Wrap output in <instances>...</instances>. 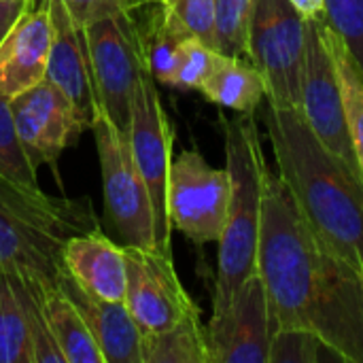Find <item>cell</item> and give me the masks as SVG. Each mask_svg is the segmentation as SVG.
I'll use <instances>...</instances> for the list:
<instances>
[{
    "label": "cell",
    "instance_id": "6da1fadb",
    "mask_svg": "<svg viewBox=\"0 0 363 363\" xmlns=\"http://www.w3.org/2000/svg\"><path fill=\"white\" fill-rule=\"evenodd\" d=\"M257 272L272 334L308 330L342 362L363 363L362 274L311 230L279 174L266 172Z\"/></svg>",
    "mask_w": 363,
    "mask_h": 363
},
{
    "label": "cell",
    "instance_id": "7a4b0ae2",
    "mask_svg": "<svg viewBox=\"0 0 363 363\" xmlns=\"http://www.w3.org/2000/svg\"><path fill=\"white\" fill-rule=\"evenodd\" d=\"M266 128L279 177L311 230L362 274L363 179L325 149L300 108L268 104Z\"/></svg>",
    "mask_w": 363,
    "mask_h": 363
},
{
    "label": "cell",
    "instance_id": "3957f363",
    "mask_svg": "<svg viewBox=\"0 0 363 363\" xmlns=\"http://www.w3.org/2000/svg\"><path fill=\"white\" fill-rule=\"evenodd\" d=\"M89 198L49 196L0 177V270L57 279L62 253L72 236L96 230Z\"/></svg>",
    "mask_w": 363,
    "mask_h": 363
},
{
    "label": "cell",
    "instance_id": "277c9868",
    "mask_svg": "<svg viewBox=\"0 0 363 363\" xmlns=\"http://www.w3.org/2000/svg\"><path fill=\"white\" fill-rule=\"evenodd\" d=\"M225 134V168L232 179L228 221L219 245L213 311L223 308L240 285L257 272L262 204L268 164L253 115L221 119Z\"/></svg>",
    "mask_w": 363,
    "mask_h": 363
},
{
    "label": "cell",
    "instance_id": "5b68a950",
    "mask_svg": "<svg viewBox=\"0 0 363 363\" xmlns=\"http://www.w3.org/2000/svg\"><path fill=\"white\" fill-rule=\"evenodd\" d=\"M91 132L96 138L106 219L123 247L157 249L155 215L147 183L136 166L128 132L98 108Z\"/></svg>",
    "mask_w": 363,
    "mask_h": 363
},
{
    "label": "cell",
    "instance_id": "8992f818",
    "mask_svg": "<svg viewBox=\"0 0 363 363\" xmlns=\"http://www.w3.org/2000/svg\"><path fill=\"white\" fill-rule=\"evenodd\" d=\"M134 13H117L85 26L98 108L123 132L132 121V102L149 72L140 21Z\"/></svg>",
    "mask_w": 363,
    "mask_h": 363
},
{
    "label": "cell",
    "instance_id": "52a82bcc",
    "mask_svg": "<svg viewBox=\"0 0 363 363\" xmlns=\"http://www.w3.org/2000/svg\"><path fill=\"white\" fill-rule=\"evenodd\" d=\"M247 57L262 70L268 104L300 108L306 60V19L289 0H257Z\"/></svg>",
    "mask_w": 363,
    "mask_h": 363
},
{
    "label": "cell",
    "instance_id": "ba28073f",
    "mask_svg": "<svg viewBox=\"0 0 363 363\" xmlns=\"http://www.w3.org/2000/svg\"><path fill=\"white\" fill-rule=\"evenodd\" d=\"M232 198L228 168H213L196 149L181 151L170 166V225L196 245L219 242Z\"/></svg>",
    "mask_w": 363,
    "mask_h": 363
},
{
    "label": "cell",
    "instance_id": "9c48e42d",
    "mask_svg": "<svg viewBox=\"0 0 363 363\" xmlns=\"http://www.w3.org/2000/svg\"><path fill=\"white\" fill-rule=\"evenodd\" d=\"M155 79L147 72L132 102V121L128 128L130 147L136 166L147 183L153 215H155V245L157 251L172 255L170 236L172 225L168 217V181L172 166V125L162 106Z\"/></svg>",
    "mask_w": 363,
    "mask_h": 363
},
{
    "label": "cell",
    "instance_id": "30bf717a",
    "mask_svg": "<svg viewBox=\"0 0 363 363\" xmlns=\"http://www.w3.org/2000/svg\"><path fill=\"white\" fill-rule=\"evenodd\" d=\"M300 111L308 128L319 138V143L325 149H330L334 155L345 160L363 179L347 125L336 66L325 47L319 19H306V60H304Z\"/></svg>",
    "mask_w": 363,
    "mask_h": 363
},
{
    "label": "cell",
    "instance_id": "8fae6325",
    "mask_svg": "<svg viewBox=\"0 0 363 363\" xmlns=\"http://www.w3.org/2000/svg\"><path fill=\"white\" fill-rule=\"evenodd\" d=\"M125 253V306L143 334L162 332L200 313L179 281L172 255L157 249L123 247Z\"/></svg>",
    "mask_w": 363,
    "mask_h": 363
},
{
    "label": "cell",
    "instance_id": "7c38bea8",
    "mask_svg": "<svg viewBox=\"0 0 363 363\" xmlns=\"http://www.w3.org/2000/svg\"><path fill=\"white\" fill-rule=\"evenodd\" d=\"M19 143L34 164L53 166L57 157L89 130L74 104L49 81L43 79L9 100Z\"/></svg>",
    "mask_w": 363,
    "mask_h": 363
},
{
    "label": "cell",
    "instance_id": "4fadbf2b",
    "mask_svg": "<svg viewBox=\"0 0 363 363\" xmlns=\"http://www.w3.org/2000/svg\"><path fill=\"white\" fill-rule=\"evenodd\" d=\"M204 330L211 363H268L272 325L259 272L247 279L223 308L213 311Z\"/></svg>",
    "mask_w": 363,
    "mask_h": 363
},
{
    "label": "cell",
    "instance_id": "5bb4252c",
    "mask_svg": "<svg viewBox=\"0 0 363 363\" xmlns=\"http://www.w3.org/2000/svg\"><path fill=\"white\" fill-rule=\"evenodd\" d=\"M47 4L51 17V47L45 79H49L74 104L77 113L91 130L98 113V96L85 28L72 19L64 0H47Z\"/></svg>",
    "mask_w": 363,
    "mask_h": 363
},
{
    "label": "cell",
    "instance_id": "9a60e30c",
    "mask_svg": "<svg viewBox=\"0 0 363 363\" xmlns=\"http://www.w3.org/2000/svg\"><path fill=\"white\" fill-rule=\"evenodd\" d=\"M51 17L47 0L30 6L0 43V96L13 98L47 74Z\"/></svg>",
    "mask_w": 363,
    "mask_h": 363
},
{
    "label": "cell",
    "instance_id": "2e32d148",
    "mask_svg": "<svg viewBox=\"0 0 363 363\" xmlns=\"http://www.w3.org/2000/svg\"><path fill=\"white\" fill-rule=\"evenodd\" d=\"M57 285L77 304L104 357V363H143V330L125 302L100 300L83 291L66 270L57 274Z\"/></svg>",
    "mask_w": 363,
    "mask_h": 363
},
{
    "label": "cell",
    "instance_id": "e0dca14e",
    "mask_svg": "<svg viewBox=\"0 0 363 363\" xmlns=\"http://www.w3.org/2000/svg\"><path fill=\"white\" fill-rule=\"evenodd\" d=\"M64 270L89 296L111 302L125 300V253L100 228L72 236L62 253Z\"/></svg>",
    "mask_w": 363,
    "mask_h": 363
},
{
    "label": "cell",
    "instance_id": "ac0fdd59",
    "mask_svg": "<svg viewBox=\"0 0 363 363\" xmlns=\"http://www.w3.org/2000/svg\"><path fill=\"white\" fill-rule=\"evenodd\" d=\"M43 306L53 332V338L66 363H104V357L87 328L77 304L57 285L55 279L45 274L38 277Z\"/></svg>",
    "mask_w": 363,
    "mask_h": 363
},
{
    "label": "cell",
    "instance_id": "d6986e66",
    "mask_svg": "<svg viewBox=\"0 0 363 363\" xmlns=\"http://www.w3.org/2000/svg\"><path fill=\"white\" fill-rule=\"evenodd\" d=\"M200 91L217 106L240 115H253L266 98L268 85L262 70L249 57L219 53Z\"/></svg>",
    "mask_w": 363,
    "mask_h": 363
},
{
    "label": "cell",
    "instance_id": "ffe728a7",
    "mask_svg": "<svg viewBox=\"0 0 363 363\" xmlns=\"http://www.w3.org/2000/svg\"><path fill=\"white\" fill-rule=\"evenodd\" d=\"M143 363H211L200 313L168 330L143 334Z\"/></svg>",
    "mask_w": 363,
    "mask_h": 363
},
{
    "label": "cell",
    "instance_id": "44dd1931",
    "mask_svg": "<svg viewBox=\"0 0 363 363\" xmlns=\"http://www.w3.org/2000/svg\"><path fill=\"white\" fill-rule=\"evenodd\" d=\"M319 26H321L325 47L336 66L349 134H351L353 149H355V155L363 172V68L355 60V55L351 53V49L347 47V43L328 26L325 19H319Z\"/></svg>",
    "mask_w": 363,
    "mask_h": 363
},
{
    "label": "cell",
    "instance_id": "7402d4cb",
    "mask_svg": "<svg viewBox=\"0 0 363 363\" xmlns=\"http://www.w3.org/2000/svg\"><path fill=\"white\" fill-rule=\"evenodd\" d=\"M145 23H140L143 40H145V53L149 62V72L155 81L170 85L177 70V60L183 43L189 38V34L174 21V17L166 11V6L160 2L145 6Z\"/></svg>",
    "mask_w": 363,
    "mask_h": 363
},
{
    "label": "cell",
    "instance_id": "603a6c76",
    "mask_svg": "<svg viewBox=\"0 0 363 363\" xmlns=\"http://www.w3.org/2000/svg\"><path fill=\"white\" fill-rule=\"evenodd\" d=\"M0 363H34L17 272L0 270Z\"/></svg>",
    "mask_w": 363,
    "mask_h": 363
},
{
    "label": "cell",
    "instance_id": "cb8c5ba5",
    "mask_svg": "<svg viewBox=\"0 0 363 363\" xmlns=\"http://www.w3.org/2000/svg\"><path fill=\"white\" fill-rule=\"evenodd\" d=\"M19 283H21V294H23V306H26V319H28V334H30V345L34 351V363H66L64 355L53 338L43 298H40V287H38V277L36 272H17Z\"/></svg>",
    "mask_w": 363,
    "mask_h": 363
},
{
    "label": "cell",
    "instance_id": "d4e9b609",
    "mask_svg": "<svg viewBox=\"0 0 363 363\" xmlns=\"http://www.w3.org/2000/svg\"><path fill=\"white\" fill-rule=\"evenodd\" d=\"M257 0H217V51L247 57L249 26Z\"/></svg>",
    "mask_w": 363,
    "mask_h": 363
},
{
    "label": "cell",
    "instance_id": "484cf974",
    "mask_svg": "<svg viewBox=\"0 0 363 363\" xmlns=\"http://www.w3.org/2000/svg\"><path fill=\"white\" fill-rule=\"evenodd\" d=\"M9 100L0 96V177L26 187H38V168H34L19 143Z\"/></svg>",
    "mask_w": 363,
    "mask_h": 363
},
{
    "label": "cell",
    "instance_id": "4316f807",
    "mask_svg": "<svg viewBox=\"0 0 363 363\" xmlns=\"http://www.w3.org/2000/svg\"><path fill=\"white\" fill-rule=\"evenodd\" d=\"M328 349L330 347L308 330H277L270 338L268 363H319Z\"/></svg>",
    "mask_w": 363,
    "mask_h": 363
},
{
    "label": "cell",
    "instance_id": "83f0119b",
    "mask_svg": "<svg viewBox=\"0 0 363 363\" xmlns=\"http://www.w3.org/2000/svg\"><path fill=\"white\" fill-rule=\"evenodd\" d=\"M162 4L189 36L217 49V0H162Z\"/></svg>",
    "mask_w": 363,
    "mask_h": 363
},
{
    "label": "cell",
    "instance_id": "f1b7e54d",
    "mask_svg": "<svg viewBox=\"0 0 363 363\" xmlns=\"http://www.w3.org/2000/svg\"><path fill=\"white\" fill-rule=\"evenodd\" d=\"M217 55H219V51L215 47L189 36L179 51L172 87L200 91L202 83L206 81V77L211 74V70L215 66Z\"/></svg>",
    "mask_w": 363,
    "mask_h": 363
},
{
    "label": "cell",
    "instance_id": "f546056e",
    "mask_svg": "<svg viewBox=\"0 0 363 363\" xmlns=\"http://www.w3.org/2000/svg\"><path fill=\"white\" fill-rule=\"evenodd\" d=\"M323 19L347 43L363 68V0H325Z\"/></svg>",
    "mask_w": 363,
    "mask_h": 363
},
{
    "label": "cell",
    "instance_id": "4dcf8cb0",
    "mask_svg": "<svg viewBox=\"0 0 363 363\" xmlns=\"http://www.w3.org/2000/svg\"><path fill=\"white\" fill-rule=\"evenodd\" d=\"M155 2H160V0H64L72 19L83 28L98 19L117 15V13L143 11L145 6L155 4Z\"/></svg>",
    "mask_w": 363,
    "mask_h": 363
},
{
    "label": "cell",
    "instance_id": "1f68e13d",
    "mask_svg": "<svg viewBox=\"0 0 363 363\" xmlns=\"http://www.w3.org/2000/svg\"><path fill=\"white\" fill-rule=\"evenodd\" d=\"M30 6H34V0H0V43Z\"/></svg>",
    "mask_w": 363,
    "mask_h": 363
},
{
    "label": "cell",
    "instance_id": "d6a6232c",
    "mask_svg": "<svg viewBox=\"0 0 363 363\" xmlns=\"http://www.w3.org/2000/svg\"><path fill=\"white\" fill-rule=\"evenodd\" d=\"M304 19H323L325 17V0H289Z\"/></svg>",
    "mask_w": 363,
    "mask_h": 363
},
{
    "label": "cell",
    "instance_id": "836d02e7",
    "mask_svg": "<svg viewBox=\"0 0 363 363\" xmlns=\"http://www.w3.org/2000/svg\"><path fill=\"white\" fill-rule=\"evenodd\" d=\"M362 281H363V264H362Z\"/></svg>",
    "mask_w": 363,
    "mask_h": 363
}]
</instances>
